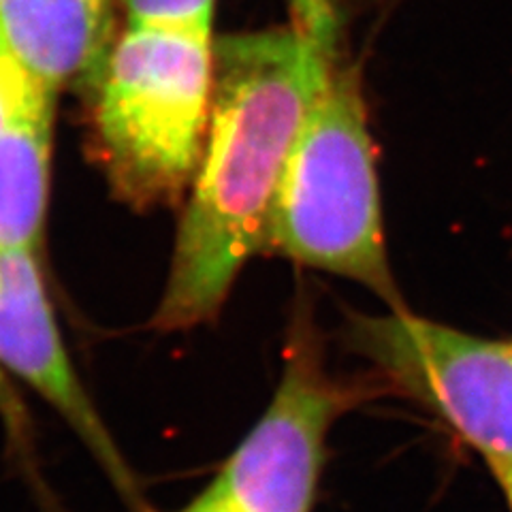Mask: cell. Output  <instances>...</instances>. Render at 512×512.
Listing matches in <instances>:
<instances>
[{
	"label": "cell",
	"instance_id": "10",
	"mask_svg": "<svg viewBox=\"0 0 512 512\" xmlns=\"http://www.w3.org/2000/svg\"><path fill=\"white\" fill-rule=\"evenodd\" d=\"M45 88L50 86L39 82L24 67L0 35V131L18 118Z\"/></svg>",
	"mask_w": 512,
	"mask_h": 512
},
{
	"label": "cell",
	"instance_id": "3",
	"mask_svg": "<svg viewBox=\"0 0 512 512\" xmlns=\"http://www.w3.org/2000/svg\"><path fill=\"white\" fill-rule=\"evenodd\" d=\"M370 288L402 310L387 261L376 150L359 71L335 58L284 171L267 254Z\"/></svg>",
	"mask_w": 512,
	"mask_h": 512
},
{
	"label": "cell",
	"instance_id": "4",
	"mask_svg": "<svg viewBox=\"0 0 512 512\" xmlns=\"http://www.w3.org/2000/svg\"><path fill=\"white\" fill-rule=\"evenodd\" d=\"M348 344L376 376L436 412L489 466H512V342L393 310L352 316Z\"/></svg>",
	"mask_w": 512,
	"mask_h": 512
},
{
	"label": "cell",
	"instance_id": "11",
	"mask_svg": "<svg viewBox=\"0 0 512 512\" xmlns=\"http://www.w3.org/2000/svg\"><path fill=\"white\" fill-rule=\"evenodd\" d=\"M0 421L5 427V436L13 455L18 457L20 468L28 474L35 476L37 485L41 487V480L37 478V461H35V440H32V423L26 412V406L18 391L13 389L9 374L0 367Z\"/></svg>",
	"mask_w": 512,
	"mask_h": 512
},
{
	"label": "cell",
	"instance_id": "7",
	"mask_svg": "<svg viewBox=\"0 0 512 512\" xmlns=\"http://www.w3.org/2000/svg\"><path fill=\"white\" fill-rule=\"evenodd\" d=\"M114 32L116 0H0V35L56 92L94 94Z\"/></svg>",
	"mask_w": 512,
	"mask_h": 512
},
{
	"label": "cell",
	"instance_id": "13",
	"mask_svg": "<svg viewBox=\"0 0 512 512\" xmlns=\"http://www.w3.org/2000/svg\"><path fill=\"white\" fill-rule=\"evenodd\" d=\"M178 512H242V510H239L222 491L210 485L199 495V498H195L186 508Z\"/></svg>",
	"mask_w": 512,
	"mask_h": 512
},
{
	"label": "cell",
	"instance_id": "9",
	"mask_svg": "<svg viewBox=\"0 0 512 512\" xmlns=\"http://www.w3.org/2000/svg\"><path fill=\"white\" fill-rule=\"evenodd\" d=\"M126 28L184 32L212 37L216 0H118Z\"/></svg>",
	"mask_w": 512,
	"mask_h": 512
},
{
	"label": "cell",
	"instance_id": "6",
	"mask_svg": "<svg viewBox=\"0 0 512 512\" xmlns=\"http://www.w3.org/2000/svg\"><path fill=\"white\" fill-rule=\"evenodd\" d=\"M0 367L62 416L133 512H150L64 346L37 250H0Z\"/></svg>",
	"mask_w": 512,
	"mask_h": 512
},
{
	"label": "cell",
	"instance_id": "12",
	"mask_svg": "<svg viewBox=\"0 0 512 512\" xmlns=\"http://www.w3.org/2000/svg\"><path fill=\"white\" fill-rule=\"evenodd\" d=\"M288 3L293 9V24L318 39L338 41V18L329 0H288Z\"/></svg>",
	"mask_w": 512,
	"mask_h": 512
},
{
	"label": "cell",
	"instance_id": "2",
	"mask_svg": "<svg viewBox=\"0 0 512 512\" xmlns=\"http://www.w3.org/2000/svg\"><path fill=\"white\" fill-rule=\"evenodd\" d=\"M90 99V150L114 197L135 212L180 205L210 131L214 39L126 28Z\"/></svg>",
	"mask_w": 512,
	"mask_h": 512
},
{
	"label": "cell",
	"instance_id": "8",
	"mask_svg": "<svg viewBox=\"0 0 512 512\" xmlns=\"http://www.w3.org/2000/svg\"><path fill=\"white\" fill-rule=\"evenodd\" d=\"M56 90L45 88L0 131V250H37L50 203Z\"/></svg>",
	"mask_w": 512,
	"mask_h": 512
},
{
	"label": "cell",
	"instance_id": "14",
	"mask_svg": "<svg viewBox=\"0 0 512 512\" xmlns=\"http://www.w3.org/2000/svg\"><path fill=\"white\" fill-rule=\"evenodd\" d=\"M493 476L498 478V483L502 485L508 504H510V512H512V466H493Z\"/></svg>",
	"mask_w": 512,
	"mask_h": 512
},
{
	"label": "cell",
	"instance_id": "5",
	"mask_svg": "<svg viewBox=\"0 0 512 512\" xmlns=\"http://www.w3.org/2000/svg\"><path fill=\"white\" fill-rule=\"evenodd\" d=\"M372 393L335 378L312 320L295 316L276 393L212 485L242 512H310L331 425Z\"/></svg>",
	"mask_w": 512,
	"mask_h": 512
},
{
	"label": "cell",
	"instance_id": "1",
	"mask_svg": "<svg viewBox=\"0 0 512 512\" xmlns=\"http://www.w3.org/2000/svg\"><path fill=\"white\" fill-rule=\"evenodd\" d=\"M338 58L297 24L214 41L210 131L152 327L214 323L246 263L267 254L288 158Z\"/></svg>",
	"mask_w": 512,
	"mask_h": 512
}]
</instances>
